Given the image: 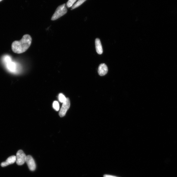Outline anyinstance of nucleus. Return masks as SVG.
<instances>
[{"instance_id":"nucleus-1","label":"nucleus","mask_w":177,"mask_h":177,"mask_svg":"<svg viewBox=\"0 0 177 177\" xmlns=\"http://www.w3.org/2000/svg\"><path fill=\"white\" fill-rule=\"evenodd\" d=\"M32 42V38L28 34L24 35L21 40L14 41L11 45L13 52L20 54L25 52L29 48Z\"/></svg>"},{"instance_id":"nucleus-2","label":"nucleus","mask_w":177,"mask_h":177,"mask_svg":"<svg viewBox=\"0 0 177 177\" xmlns=\"http://www.w3.org/2000/svg\"><path fill=\"white\" fill-rule=\"evenodd\" d=\"M67 9L66 4H64L59 6L51 18V20H55L59 19L67 13Z\"/></svg>"},{"instance_id":"nucleus-3","label":"nucleus","mask_w":177,"mask_h":177,"mask_svg":"<svg viewBox=\"0 0 177 177\" xmlns=\"http://www.w3.org/2000/svg\"><path fill=\"white\" fill-rule=\"evenodd\" d=\"M17 164L19 165H22L26 162L27 156L22 150H19L18 151L16 154Z\"/></svg>"},{"instance_id":"nucleus-4","label":"nucleus","mask_w":177,"mask_h":177,"mask_svg":"<svg viewBox=\"0 0 177 177\" xmlns=\"http://www.w3.org/2000/svg\"><path fill=\"white\" fill-rule=\"evenodd\" d=\"M70 106V102L69 99L67 98L66 101L63 103L59 114L60 117H64L68 110Z\"/></svg>"},{"instance_id":"nucleus-5","label":"nucleus","mask_w":177,"mask_h":177,"mask_svg":"<svg viewBox=\"0 0 177 177\" xmlns=\"http://www.w3.org/2000/svg\"><path fill=\"white\" fill-rule=\"evenodd\" d=\"M25 163H27L30 170L34 171L35 170L36 168V164L32 156L30 155L27 156Z\"/></svg>"},{"instance_id":"nucleus-6","label":"nucleus","mask_w":177,"mask_h":177,"mask_svg":"<svg viewBox=\"0 0 177 177\" xmlns=\"http://www.w3.org/2000/svg\"><path fill=\"white\" fill-rule=\"evenodd\" d=\"M108 72V67L105 64H101L99 66L98 72L100 76H105L107 73Z\"/></svg>"},{"instance_id":"nucleus-7","label":"nucleus","mask_w":177,"mask_h":177,"mask_svg":"<svg viewBox=\"0 0 177 177\" xmlns=\"http://www.w3.org/2000/svg\"><path fill=\"white\" fill-rule=\"evenodd\" d=\"M16 156L13 155L8 158L5 162H2L1 164V166L2 167H4L14 163L16 162Z\"/></svg>"},{"instance_id":"nucleus-8","label":"nucleus","mask_w":177,"mask_h":177,"mask_svg":"<svg viewBox=\"0 0 177 177\" xmlns=\"http://www.w3.org/2000/svg\"><path fill=\"white\" fill-rule=\"evenodd\" d=\"M95 45L96 51L98 54H102L103 53L102 45L100 39L97 38L95 40Z\"/></svg>"},{"instance_id":"nucleus-9","label":"nucleus","mask_w":177,"mask_h":177,"mask_svg":"<svg viewBox=\"0 0 177 177\" xmlns=\"http://www.w3.org/2000/svg\"><path fill=\"white\" fill-rule=\"evenodd\" d=\"M86 0H79L78 1L73 5L72 7V10L76 8L81 6L83 3L85 2Z\"/></svg>"},{"instance_id":"nucleus-10","label":"nucleus","mask_w":177,"mask_h":177,"mask_svg":"<svg viewBox=\"0 0 177 177\" xmlns=\"http://www.w3.org/2000/svg\"><path fill=\"white\" fill-rule=\"evenodd\" d=\"M58 98L59 101L62 103L64 102L67 99V98L61 93H60L59 95Z\"/></svg>"},{"instance_id":"nucleus-11","label":"nucleus","mask_w":177,"mask_h":177,"mask_svg":"<svg viewBox=\"0 0 177 177\" xmlns=\"http://www.w3.org/2000/svg\"><path fill=\"white\" fill-rule=\"evenodd\" d=\"M53 106L55 110L57 111H59L60 109V105L58 101H55L53 103Z\"/></svg>"},{"instance_id":"nucleus-12","label":"nucleus","mask_w":177,"mask_h":177,"mask_svg":"<svg viewBox=\"0 0 177 177\" xmlns=\"http://www.w3.org/2000/svg\"><path fill=\"white\" fill-rule=\"evenodd\" d=\"M76 1L77 0H68L66 6L69 8L72 7Z\"/></svg>"},{"instance_id":"nucleus-13","label":"nucleus","mask_w":177,"mask_h":177,"mask_svg":"<svg viewBox=\"0 0 177 177\" xmlns=\"http://www.w3.org/2000/svg\"><path fill=\"white\" fill-rule=\"evenodd\" d=\"M104 177H118L117 176L111 175H105L103 176Z\"/></svg>"},{"instance_id":"nucleus-14","label":"nucleus","mask_w":177,"mask_h":177,"mask_svg":"<svg viewBox=\"0 0 177 177\" xmlns=\"http://www.w3.org/2000/svg\"><path fill=\"white\" fill-rule=\"evenodd\" d=\"M2 1V0H0V2H1Z\"/></svg>"}]
</instances>
